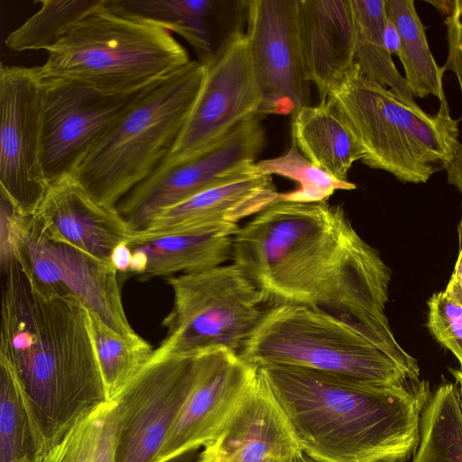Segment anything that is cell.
Returning a JSON list of instances; mask_svg holds the SVG:
<instances>
[{"mask_svg":"<svg viewBox=\"0 0 462 462\" xmlns=\"http://www.w3.org/2000/svg\"><path fill=\"white\" fill-rule=\"evenodd\" d=\"M231 259L270 305L315 307L363 329L385 318L390 269L341 206L279 200L238 228Z\"/></svg>","mask_w":462,"mask_h":462,"instance_id":"obj_1","label":"cell"},{"mask_svg":"<svg viewBox=\"0 0 462 462\" xmlns=\"http://www.w3.org/2000/svg\"><path fill=\"white\" fill-rule=\"evenodd\" d=\"M0 252V356L16 375L46 452L108 401L88 310L74 297L42 291L10 248Z\"/></svg>","mask_w":462,"mask_h":462,"instance_id":"obj_2","label":"cell"},{"mask_svg":"<svg viewBox=\"0 0 462 462\" xmlns=\"http://www.w3.org/2000/svg\"><path fill=\"white\" fill-rule=\"evenodd\" d=\"M257 369L314 462H405L415 453L428 382L378 385L298 367Z\"/></svg>","mask_w":462,"mask_h":462,"instance_id":"obj_3","label":"cell"},{"mask_svg":"<svg viewBox=\"0 0 462 462\" xmlns=\"http://www.w3.org/2000/svg\"><path fill=\"white\" fill-rule=\"evenodd\" d=\"M363 151L364 164L403 183H425L454 161L461 143L448 101L428 114L402 101L354 63L327 100Z\"/></svg>","mask_w":462,"mask_h":462,"instance_id":"obj_4","label":"cell"},{"mask_svg":"<svg viewBox=\"0 0 462 462\" xmlns=\"http://www.w3.org/2000/svg\"><path fill=\"white\" fill-rule=\"evenodd\" d=\"M191 61L172 33L107 0L72 26L34 67L42 79L79 81L107 90L147 86Z\"/></svg>","mask_w":462,"mask_h":462,"instance_id":"obj_5","label":"cell"},{"mask_svg":"<svg viewBox=\"0 0 462 462\" xmlns=\"http://www.w3.org/2000/svg\"><path fill=\"white\" fill-rule=\"evenodd\" d=\"M204 78L198 60L158 80L88 154L73 176L101 206L120 200L151 176L176 144Z\"/></svg>","mask_w":462,"mask_h":462,"instance_id":"obj_6","label":"cell"},{"mask_svg":"<svg viewBox=\"0 0 462 462\" xmlns=\"http://www.w3.org/2000/svg\"><path fill=\"white\" fill-rule=\"evenodd\" d=\"M239 355L256 367H298L370 384L420 379L353 325L301 304L270 305Z\"/></svg>","mask_w":462,"mask_h":462,"instance_id":"obj_7","label":"cell"},{"mask_svg":"<svg viewBox=\"0 0 462 462\" xmlns=\"http://www.w3.org/2000/svg\"><path fill=\"white\" fill-rule=\"evenodd\" d=\"M171 310L155 355H185L226 348L239 353L268 303L262 291L235 263L167 278Z\"/></svg>","mask_w":462,"mask_h":462,"instance_id":"obj_8","label":"cell"},{"mask_svg":"<svg viewBox=\"0 0 462 462\" xmlns=\"http://www.w3.org/2000/svg\"><path fill=\"white\" fill-rule=\"evenodd\" d=\"M1 245L13 251L31 282L42 291L74 297L116 332L127 337L139 336L126 318L115 268L51 238L34 216L19 215L3 197Z\"/></svg>","mask_w":462,"mask_h":462,"instance_id":"obj_9","label":"cell"},{"mask_svg":"<svg viewBox=\"0 0 462 462\" xmlns=\"http://www.w3.org/2000/svg\"><path fill=\"white\" fill-rule=\"evenodd\" d=\"M40 80L41 155L50 184L73 175L127 110L158 81L135 89L107 90L71 79Z\"/></svg>","mask_w":462,"mask_h":462,"instance_id":"obj_10","label":"cell"},{"mask_svg":"<svg viewBox=\"0 0 462 462\" xmlns=\"http://www.w3.org/2000/svg\"><path fill=\"white\" fill-rule=\"evenodd\" d=\"M262 117L240 123L213 145L180 163L158 168L116 205L132 232L143 230L161 211L221 182L257 171L265 144Z\"/></svg>","mask_w":462,"mask_h":462,"instance_id":"obj_11","label":"cell"},{"mask_svg":"<svg viewBox=\"0 0 462 462\" xmlns=\"http://www.w3.org/2000/svg\"><path fill=\"white\" fill-rule=\"evenodd\" d=\"M199 352L155 355L111 401L116 462H156L194 383Z\"/></svg>","mask_w":462,"mask_h":462,"instance_id":"obj_12","label":"cell"},{"mask_svg":"<svg viewBox=\"0 0 462 462\" xmlns=\"http://www.w3.org/2000/svg\"><path fill=\"white\" fill-rule=\"evenodd\" d=\"M42 101L34 67L1 64V196L23 217L36 213L50 187L41 155Z\"/></svg>","mask_w":462,"mask_h":462,"instance_id":"obj_13","label":"cell"},{"mask_svg":"<svg viewBox=\"0 0 462 462\" xmlns=\"http://www.w3.org/2000/svg\"><path fill=\"white\" fill-rule=\"evenodd\" d=\"M202 64L204 78L197 100L171 152L158 168L194 157L259 113L263 94L245 31Z\"/></svg>","mask_w":462,"mask_h":462,"instance_id":"obj_14","label":"cell"},{"mask_svg":"<svg viewBox=\"0 0 462 462\" xmlns=\"http://www.w3.org/2000/svg\"><path fill=\"white\" fill-rule=\"evenodd\" d=\"M256 374L257 367L237 352H199L194 383L156 462L217 443Z\"/></svg>","mask_w":462,"mask_h":462,"instance_id":"obj_15","label":"cell"},{"mask_svg":"<svg viewBox=\"0 0 462 462\" xmlns=\"http://www.w3.org/2000/svg\"><path fill=\"white\" fill-rule=\"evenodd\" d=\"M296 0H249L245 37L263 94L258 116L288 115L309 106L296 26Z\"/></svg>","mask_w":462,"mask_h":462,"instance_id":"obj_16","label":"cell"},{"mask_svg":"<svg viewBox=\"0 0 462 462\" xmlns=\"http://www.w3.org/2000/svg\"><path fill=\"white\" fill-rule=\"evenodd\" d=\"M33 216L51 238L109 264L114 249L133 234L116 208L95 201L73 175L50 184Z\"/></svg>","mask_w":462,"mask_h":462,"instance_id":"obj_17","label":"cell"},{"mask_svg":"<svg viewBox=\"0 0 462 462\" xmlns=\"http://www.w3.org/2000/svg\"><path fill=\"white\" fill-rule=\"evenodd\" d=\"M296 26L306 79L319 102L355 63L356 25L351 0H296Z\"/></svg>","mask_w":462,"mask_h":462,"instance_id":"obj_18","label":"cell"},{"mask_svg":"<svg viewBox=\"0 0 462 462\" xmlns=\"http://www.w3.org/2000/svg\"><path fill=\"white\" fill-rule=\"evenodd\" d=\"M217 446L224 462L291 461L301 453L290 422L258 369Z\"/></svg>","mask_w":462,"mask_h":462,"instance_id":"obj_19","label":"cell"},{"mask_svg":"<svg viewBox=\"0 0 462 462\" xmlns=\"http://www.w3.org/2000/svg\"><path fill=\"white\" fill-rule=\"evenodd\" d=\"M273 176L248 173L198 192L157 214L142 231L152 236L197 226L236 224L281 199Z\"/></svg>","mask_w":462,"mask_h":462,"instance_id":"obj_20","label":"cell"},{"mask_svg":"<svg viewBox=\"0 0 462 462\" xmlns=\"http://www.w3.org/2000/svg\"><path fill=\"white\" fill-rule=\"evenodd\" d=\"M134 15L152 20L182 37L201 63L236 33L245 30L248 0H113Z\"/></svg>","mask_w":462,"mask_h":462,"instance_id":"obj_21","label":"cell"},{"mask_svg":"<svg viewBox=\"0 0 462 462\" xmlns=\"http://www.w3.org/2000/svg\"><path fill=\"white\" fill-rule=\"evenodd\" d=\"M238 228L236 224H217L152 236L132 234L127 240L132 252L127 275L143 281L169 278L224 264L232 258Z\"/></svg>","mask_w":462,"mask_h":462,"instance_id":"obj_22","label":"cell"},{"mask_svg":"<svg viewBox=\"0 0 462 462\" xmlns=\"http://www.w3.org/2000/svg\"><path fill=\"white\" fill-rule=\"evenodd\" d=\"M292 142L312 163L342 181H349L352 165L364 156L328 101L305 106L292 114Z\"/></svg>","mask_w":462,"mask_h":462,"instance_id":"obj_23","label":"cell"},{"mask_svg":"<svg viewBox=\"0 0 462 462\" xmlns=\"http://www.w3.org/2000/svg\"><path fill=\"white\" fill-rule=\"evenodd\" d=\"M388 19L400 37L399 57L404 79L413 97L434 96L447 102L443 89L444 66H439L430 51L426 29L413 0H384Z\"/></svg>","mask_w":462,"mask_h":462,"instance_id":"obj_24","label":"cell"},{"mask_svg":"<svg viewBox=\"0 0 462 462\" xmlns=\"http://www.w3.org/2000/svg\"><path fill=\"white\" fill-rule=\"evenodd\" d=\"M356 25L355 63L370 79L390 89L407 105L419 107L385 42L384 0H351Z\"/></svg>","mask_w":462,"mask_h":462,"instance_id":"obj_25","label":"cell"},{"mask_svg":"<svg viewBox=\"0 0 462 462\" xmlns=\"http://www.w3.org/2000/svg\"><path fill=\"white\" fill-rule=\"evenodd\" d=\"M412 462H462V408L456 383L431 393L421 413Z\"/></svg>","mask_w":462,"mask_h":462,"instance_id":"obj_26","label":"cell"},{"mask_svg":"<svg viewBox=\"0 0 462 462\" xmlns=\"http://www.w3.org/2000/svg\"><path fill=\"white\" fill-rule=\"evenodd\" d=\"M44 453L16 375L0 356V462H38Z\"/></svg>","mask_w":462,"mask_h":462,"instance_id":"obj_27","label":"cell"},{"mask_svg":"<svg viewBox=\"0 0 462 462\" xmlns=\"http://www.w3.org/2000/svg\"><path fill=\"white\" fill-rule=\"evenodd\" d=\"M117 410L107 401L75 423L41 462H116Z\"/></svg>","mask_w":462,"mask_h":462,"instance_id":"obj_28","label":"cell"},{"mask_svg":"<svg viewBox=\"0 0 462 462\" xmlns=\"http://www.w3.org/2000/svg\"><path fill=\"white\" fill-rule=\"evenodd\" d=\"M94 347L108 401L150 361L154 348L142 337H127L116 332L88 311Z\"/></svg>","mask_w":462,"mask_h":462,"instance_id":"obj_29","label":"cell"},{"mask_svg":"<svg viewBox=\"0 0 462 462\" xmlns=\"http://www.w3.org/2000/svg\"><path fill=\"white\" fill-rule=\"evenodd\" d=\"M107 0H41L40 9L5 40L13 51H48L87 14Z\"/></svg>","mask_w":462,"mask_h":462,"instance_id":"obj_30","label":"cell"},{"mask_svg":"<svg viewBox=\"0 0 462 462\" xmlns=\"http://www.w3.org/2000/svg\"><path fill=\"white\" fill-rule=\"evenodd\" d=\"M257 171L263 175H279L297 183V189L282 193L280 200L292 202H322L337 190H351L356 185L342 181L307 159L292 142L291 147L278 157L255 162Z\"/></svg>","mask_w":462,"mask_h":462,"instance_id":"obj_31","label":"cell"},{"mask_svg":"<svg viewBox=\"0 0 462 462\" xmlns=\"http://www.w3.org/2000/svg\"><path fill=\"white\" fill-rule=\"evenodd\" d=\"M428 306L430 333L455 356L462 370V304L441 291L431 296Z\"/></svg>","mask_w":462,"mask_h":462,"instance_id":"obj_32","label":"cell"},{"mask_svg":"<svg viewBox=\"0 0 462 462\" xmlns=\"http://www.w3.org/2000/svg\"><path fill=\"white\" fill-rule=\"evenodd\" d=\"M445 25L448 54L443 66L446 70H451L455 73L462 98V0L448 1ZM460 120L462 121V112Z\"/></svg>","mask_w":462,"mask_h":462,"instance_id":"obj_33","label":"cell"},{"mask_svg":"<svg viewBox=\"0 0 462 462\" xmlns=\"http://www.w3.org/2000/svg\"><path fill=\"white\" fill-rule=\"evenodd\" d=\"M458 234V255L453 273L448 282L446 289L451 297L462 304V211L457 226Z\"/></svg>","mask_w":462,"mask_h":462,"instance_id":"obj_34","label":"cell"},{"mask_svg":"<svg viewBox=\"0 0 462 462\" xmlns=\"http://www.w3.org/2000/svg\"><path fill=\"white\" fill-rule=\"evenodd\" d=\"M132 261V252L127 241L118 245L110 257V264L120 275H127Z\"/></svg>","mask_w":462,"mask_h":462,"instance_id":"obj_35","label":"cell"},{"mask_svg":"<svg viewBox=\"0 0 462 462\" xmlns=\"http://www.w3.org/2000/svg\"><path fill=\"white\" fill-rule=\"evenodd\" d=\"M446 171L448 182L462 194V143L454 161Z\"/></svg>","mask_w":462,"mask_h":462,"instance_id":"obj_36","label":"cell"},{"mask_svg":"<svg viewBox=\"0 0 462 462\" xmlns=\"http://www.w3.org/2000/svg\"><path fill=\"white\" fill-rule=\"evenodd\" d=\"M385 42L391 54H398L400 49V37L394 24L388 19L385 26Z\"/></svg>","mask_w":462,"mask_h":462,"instance_id":"obj_37","label":"cell"},{"mask_svg":"<svg viewBox=\"0 0 462 462\" xmlns=\"http://www.w3.org/2000/svg\"><path fill=\"white\" fill-rule=\"evenodd\" d=\"M217 443L207 447L203 450V456L200 462H217Z\"/></svg>","mask_w":462,"mask_h":462,"instance_id":"obj_38","label":"cell"},{"mask_svg":"<svg viewBox=\"0 0 462 462\" xmlns=\"http://www.w3.org/2000/svg\"><path fill=\"white\" fill-rule=\"evenodd\" d=\"M451 374H453L456 383L458 387L459 396H460V403L462 408V370L461 369H450Z\"/></svg>","mask_w":462,"mask_h":462,"instance_id":"obj_39","label":"cell"},{"mask_svg":"<svg viewBox=\"0 0 462 462\" xmlns=\"http://www.w3.org/2000/svg\"><path fill=\"white\" fill-rule=\"evenodd\" d=\"M291 462H314L312 459H310L308 456H306L304 453H300L297 455Z\"/></svg>","mask_w":462,"mask_h":462,"instance_id":"obj_40","label":"cell"},{"mask_svg":"<svg viewBox=\"0 0 462 462\" xmlns=\"http://www.w3.org/2000/svg\"><path fill=\"white\" fill-rule=\"evenodd\" d=\"M217 462H224L219 457H218V454H217Z\"/></svg>","mask_w":462,"mask_h":462,"instance_id":"obj_41","label":"cell"},{"mask_svg":"<svg viewBox=\"0 0 462 462\" xmlns=\"http://www.w3.org/2000/svg\"><path fill=\"white\" fill-rule=\"evenodd\" d=\"M274 462H291V461H274Z\"/></svg>","mask_w":462,"mask_h":462,"instance_id":"obj_42","label":"cell"},{"mask_svg":"<svg viewBox=\"0 0 462 462\" xmlns=\"http://www.w3.org/2000/svg\"><path fill=\"white\" fill-rule=\"evenodd\" d=\"M42 456H43V455H42ZM41 459H42V457L39 459V461H38V462H41Z\"/></svg>","mask_w":462,"mask_h":462,"instance_id":"obj_43","label":"cell"}]
</instances>
